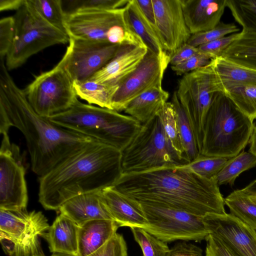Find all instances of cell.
<instances>
[{
	"instance_id": "17",
	"label": "cell",
	"mask_w": 256,
	"mask_h": 256,
	"mask_svg": "<svg viewBox=\"0 0 256 256\" xmlns=\"http://www.w3.org/2000/svg\"><path fill=\"white\" fill-rule=\"evenodd\" d=\"M156 26L166 51L171 56L187 43L191 34L186 26L180 0H152Z\"/></svg>"
},
{
	"instance_id": "45",
	"label": "cell",
	"mask_w": 256,
	"mask_h": 256,
	"mask_svg": "<svg viewBox=\"0 0 256 256\" xmlns=\"http://www.w3.org/2000/svg\"><path fill=\"white\" fill-rule=\"evenodd\" d=\"M168 256H202V250L194 244L182 242L170 249Z\"/></svg>"
},
{
	"instance_id": "35",
	"label": "cell",
	"mask_w": 256,
	"mask_h": 256,
	"mask_svg": "<svg viewBox=\"0 0 256 256\" xmlns=\"http://www.w3.org/2000/svg\"><path fill=\"white\" fill-rule=\"evenodd\" d=\"M40 15L50 24L66 32V14L62 0H30Z\"/></svg>"
},
{
	"instance_id": "5",
	"label": "cell",
	"mask_w": 256,
	"mask_h": 256,
	"mask_svg": "<svg viewBox=\"0 0 256 256\" xmlns=\"http://www.w3.org/2000/svg\"><path fill=\"white\" fill-rule=\"evenodd\" d=\"M48 118L60 126L89 136L121 152L130 142L142 124L116 110L76 100L68 110Z\"/></svg>"
},
{
	"instance_id": "50",
	"label": "cell",
	"mask_w": 256,
	"mask_h": 256,
	"mask_svg": "<svg viewBox=\"0 0 256 256\" xmlns=\"http://www.w3.org/2000/svg\"><path fill=\"white\" fill-rule=\"evenodd\" d=\"M249 142V152L256 155V125L254 126Z\"/></svg>"
},
{
	"instance_id": "23",
	"label": "cell",
	"mask_w": 256,
	"mask_h": 256,
	"mask_svg": "<svg viewBox=\"0 0 256 256\" xmlns=\"http://www.w3.org/2000/svg\"><path fill=\"white\" fill-rule=\"evenodd\" d=\"M79 226L73 220L60 214L46 232L50 251L67 256H78Z\"/></svg>"
},
{
	"instance_id": "44",
	"label": "cell",
	"mask_w": 256,
	"mask_h": 256,
	"mask_svg": "<svg viewBox=\"0 0 256 256\" xmlns=\"http://www.w3.org/2000/svg\"><path fill=\"white\" fill-rule=\"evenodd\" d=\"M206 256H236L218 238L210 234L206 238Z\"/></svg>"
},
{
	"instance_id": "8",
	"label": "cell",
	"mask_w": 256,
	"mask_h": 256,
	"mask_svg": "<svg viewBox=\"0 0 256 256\" xmlns=\"http://www.w3.org/2000/svg\"><path fill=\"white\" fill-rule=\"evenodd\" d=\"M49 228L41 212L0 210V242L8 256L44 255L39 238Z\"/></svg>"
},
{
	"instance_id": "33",
	"label": "cell",
	"mask_w": 256,
	"mask_h": 256,
	"mask_svg": "<svg viewBox=\"0 0 256 256\" xmlns=\"http://www.w3.org/2000/svg\"><path fill=\"white\" fill-rule=\"evenodd\" d=\"M159 116L165 134L174 148L184 160L190 162L183 148L180 136L176 112L171 102H166L158 112Z\"/></svg>"
},
{
	"instance_id": "25",
	"label": "cell",
	"mask_w": 256,
	"mask_h": 256,
	"mask_svg": "<svg viewBox=\"0 0 256 256\" xmlns=\"http://www.w3.org/2000/svg\"><path fill=\"white\" fill-rule=\"evenodd\" d=\"M119 226L112 220H94L79 226L78 256H88L108 241Z\"/></svg>"
},
{
	"instance_id": "11",
	"label": "cell",
	"mask_w": 256,
	"mask_h": 256,
	"mask_svg": "<svg viewBox=\"0 0 256 256\" xmlns=\"http://www.w3.org/2000/svg\"><path fill=\"white\" fill-rule=\"evenodd\" d=\"M212 76L210 64L183 75L176 91L192 125L200 152L204 122L213 96L216 93Z\"/></svg>"
},
{
	"instance_id": "47",
	"label": "cell",
	"mask_w": 256,
	"mask_h": 256,
	"mask_svg": "<svg viewBox=\"0 0 256 256\" xmlns=\"http://www.w3.org/2000/svg\"><path fill=\"white\" fill-rule=\"evenodd\" d=\"M136 2L145 18L152 24L156 28L155 13L152 0H136Z\"/></svg>"
},
{
	"instance_id": "24",
	"label": "cell",
	"mask_w": 256,
	"mask_h": 256,
	"mask_svg": "<svg viewBox=\"0 0 256 256\" xmlns=\"http://www.w3.org/2000/svg\"><path fill=\"white\" fill-rule=\"evenodd\" d=\"M124 16L128 26L141 38L148 50L160 57L170 54L157 28L145 18L136 0H129L124 7Z\"/></svg>"
},
{
	"instance_id": "14",
	"label": "cell",
	"mask_w": 256,
	"mask_h": 256,
	"mask_svg": "<svg viewBox=\"0 0 256 256\" xmlns=\"http://www.w3.org/2000/svg\"><path fill=\"white\" fill-rule=\"evenodd\" d=\"M170 55L159 56L149 50L136 68L118 86L112 100V110L124 111L132 100L154 88H162Z\"/></svg>"
},
{
	"instance_id": "12",
	"label": "cell",
	"mask_w": 256,
	"mask_h": 256,
	"mask_svg": "<svg viewBox=\"0 0 256 256\" xmlns=\"http://www.w3.org/2000/svg\"><path fill=\"white\" fill-rule=\"evenodd\" d=\"M0 148V210H20L26 208L28 190L26 170L19 148L2 134Z\"/></svg>"
},
{
	"instance_id": "9",
	"label": "cell",
	"mask_w": 256,
	"mask_h": 256,
	"mask_svg": "<svg viewBox=\"0 0 256 256\" xmlns=\"http://www.w3.org/2000/svg\"><path fill=\"white\" fill-rule=\"evenodd\" d=\"M24 91L34 110L46 118L68 110L78 100L62 59L52 69L36 76Z\"/></svg>"
},
{
	"instance_id": "30",
	"label": "cell",
	"mask_w": 256,
	"mask_h": 256,
	"mask_svg": "<svg viewBox=\"0 0 256 256\" xmlns=\"http://www.w3.org/2000/svg\"><path fill=\"white\" fill-rule=\"evenodd\" d=\"M230 214L256 230V202L241 190L231 192L224 199Z\"/></svg>"
},
{
	"instance_id": "3",
	"label": "cell",
	"mask_w": 256,
	"mask_h": 256,
	"mask_svg": "<svg viewBox=\"0 0 256 256\" xmlns=\"http://www.w3.org/2000/svg\"><path fill=\"white\" fill-rule=\"evenodd\" d=\"M122 152L93 141L45 175L39 177L38 201L59 210L69 200L113 186L122 174Z\"/></svg>"
},
{
	"instance_id": "34",
	"label": "cell",
	"mask_w": 256,
	"mask_h": 256,
	"mask_svg": "<svg viewBox=\"0 0 256 256\" xmlns=\"http://www.w3.org/2000/svg\"><path fill=\"white\" fill-rule=\"evenodd\" d=\"M226 7L242 31L256 32V0H227Z\"/></svg>"
},
{
	"instance_id": "29",
	"label": "cell",
	"mask_w": 256,
	"mask_h": 256,
	"mask_svg": "<svg viewBox=\"0 0 256 256\" xmlns=\"http://www.w3.org/2000/svg\"><path fill=\"white\" fill-rule=\"evenodd\" d=\"M176 114L179 132L186 156L190 162L200 155L197 142L190 120L180 102L176 91L172 98Z\"/></svg>"
},
{
	"instance_id": "10",
	"label": "cell",
	"mask_w": 256,
	"mask_h": 256,
	"mask_svg": "<svg viewBox=\"0 0 256 256\" xmlns=\"http://www.w3.org/2000/svg\"><path fill=\"white\" fill-rule=\"evenodd\" d=\"M140 203L148 223L144 229L166 242L176 240L198 242L210 234L204 216L162 205Z\"/></svg>"
},
{
	"instance_id": "20",
	"label": "cell",
	"mask_w": 256,
	"mask_h": 256,
	"mask_svg": "<svg viewBox=\"0 0 256 256\" xmlns=\"http://www.w3.org/2000/svg\"><path fill=\"white\" fill-rule=\"evenodd\" d=\"M186 26L194 34L214 28L220 22L227 0H180Z\"/></svg>"
},
{
	"instance_id": "26",
	"label": "cell",
	"mask_w": 256,
	"mask_h": 256,
	"mask_svg": "<svg viewBox=\"0 0 256 256\" xmlns=\"http://www.w3.org/2000/svg\"><path fill=\"white\" fill-rule=\"evenodd\" d=\"M168 97V92L162 88L152 89L132 100L124 111L142 124L158 114Z\"/></svg>"
},
{
	"instance_id": "13",
	"label": "cell",
	"mask_w": 256,
	"mask_h": 256,
	"mask_svg": "<svg viewBox=\"0 0 256 256\" xmlns=\"http://www.w3.org/2000/svg\"><path fill=\"white\" fill-rule=\"evenodd\" d=\"M69 38V45L62 59L73 82L88 80L114 58L122 46L108 42Z\"/></svg>"
},
{
	"instance_id": "32",
	"label": "cell",
	"mask_w": 256,
	"mask_h": 256,
	"mask_svg": "<svg viewBox=\"0 0 256 256\" xmlns=\"http://www.w3.org/2000/svg\"><path fill=\"white\" fill-rule=\"evenodd\" d=\"M222 93L251 120L256 119V85L234 86Z\"/></svg>"
},
{
	"instance_id": "21",
	"label": "cell",
	"mask_w": 256,
	"mask_h": 256,
	"mask_svg": "<svg viewBox=\"0 0 256 256\" xmlns=\"http://www.w3.org/2000/svg\"><path fill=\"white\" fill-rule=\"evenodd\" d=\"M58 210L78 226L94 220H114L104 202L102 190L75 196L62 204Z\"/></svg>"
},
{
	"instance_id": "15",
	"label": "cell",
	"mask_w": 256,
	"mask_h": 256,
	"mask_svg": "<svg viewBox=\"0 0 256 256\" xmlns=\"http://www.w3.org/2000/svg\"><path fill=\"white\" fill-rule=\"evenodd\" d=\"M124 7L111 10H80L66 15L69 38L110 43L115 26L126 24Z\"/></svg>"
},
{
	"instance_id": "7",
	"label": "cell",
	"mask_w": 256,
	"mask_h": 256,
	"mask_svg": "<svg viewBox=\"0 0 256 256\" xmlns=\"http://www.w3.org/2000/svg\"><path fill=\"white\" fill-rule=\"evenodd\" d=\"M122 174L188 164L172 147L157 114L142 124L132 140L122 151Z\"/></svg>"
},
{
	"instance_id": "1",
	"label": "cell",
	"mask_w": 256,
	"mask_h": 256,
	"mask_svg": "<svg viewBox=\"0 0 256 256\" xmlns=\"http://www.w3.org/2000/svg\"><path fill=\"white\" fill-rule=\"evenodd\" d=\"M0 64V132L8 133L11 126L22 132L34 174L45 175L96 140L38 115L14 81L4 60Z\"/></svg>"
},
{
	"instance_id": "38",
	"label": "cell",
	"mask_w": 256,
	"mask_h": 256,
	"mask_svg": "<svg viewBox=\"0 0 256 256\" xmlns=\"http://www.w3.org/2000/svg\"><path fill=\"white\" fill-rule=\"evenodd\" d=\"M229 159L200 155L196 160L182 166L202 177L212 179L217 176Z\"/></svg>"
},
{
	"instance_id": "28",
	"label": "cell",
	"mask_w": 256,
	"mask_h": 256,
	"mask_svg": "<svg viewBox=\"0 0 256 256\" xmlns=\"http://www.w3.org/2000/svg\"><path fill=\"white\" fill-rule=\"evenodd\" d=\"M221 56L256 70V32L242 30L240 36Z\"/></svg>"
},
{
	"instance_id": "36",
	"label": "cell",
	"mask_w": 256,
	"mask_h": 256,
	"mask_svg": "<svg viewBox=\"0 0 256 256\" xmlns=\"http://www.w3.org/2000/svg\"><path fill=\"white\" fill-rule=\"evenodd\" d=\"M130 230L144 256H168L170 249L167 242L158 239L144 228L132 227Z\"/></svg>"
},
{
	"instance_id": "22",
	"label": "cell",
	"mask_w": 256,
	"mask_h": 256,
	"mask_svg": "<svg viewBox=\"0 0 256 256\" xmlns=\"http://www.w3.org/2000/svg\"><path fill=\"white\" fill-rule=\"evenodd\" d=\"M212 80L216 92L236 86L256 85V70L220 56L212 60Z\"/></svg>"
},
{
	"instance_id": "16",
	"label": "cell",
	"mask_w": 256,
	"mask_h": 256,
	"mask_svg": "<svg viewBox=\"0 0 256 256\" xmlns=\"http://www.w3.org/2000/svg\"><path fill=\"white\" fill-rule=\"evenodd\" d=\"M210 234L220 240L236 256H256V230L231 214L204 216Z\"/></svg>"
},
{
	"instance_id": "37",
	"label": "cell",
	"mask_w": 256,
	"mask_h": 256,
	"mask_svg": "<svg viewBox=\"0 0 256 256\" xmlns=\"http://www.w3.org/2000/svg\"><path fill=\"white\" fill-rule=\"evenodd\" d=\"M129 0H62L66 15L80 10H111L124 8Z\"/></svg>"
},
{
	"instance_id": "40",
	"label": "cell",
	"mask_w": 256,
	"mask_h": 256,
	"mask_svg": "<svg viewBox=\"0 0 256 256\" xmlns=\"http://www.w3.org/2000/svg\"><path fill=\"white\" fill-rule=\"evenodd\" d=\"M15 33V20L14 16L2 18L0 20V57L6 58L13 42Z\"/></svg>"
},
{
	"instance_id": "4",
	"label": "cell",
	"mask_w": 256,
	"mask_h": 256,
	"mask_svg": "<svg viewBox=\"0 0 256 256\" xmlns=\"http://www.w3.org/2000/svg\"><path fill=\"white\" fill-rule=\"evenodd\" d=\"M224 94H214L204 122L200 155L230 158L250 142L254 125Z\"/></svg>"
},
{
	"instance_id": "2",
	"label": "cell",
	"mask_w": 256,
	"mask_h": 256,
	"mask_svg": "<svg viewBox=\"0 0 256 256\" xmlns=\"http://www.w3.org/2000/svg\"><path fill=\"white\" fill-rule=\"evenodd\" d=\"M113 186L140 202L162 205L200 216L226 213L216 177L204 178L183 166L166 165L122 174Z\"/></svg>"
},
{
	"instance_id": "46",
	"label": "cell",
	"mask_w": 256,
	"mask_h": 256,
	"mask_svg": "<svg viewBox=\"0 0 256 256\" xmlns=\"http://www.w3.org/2000/svg\"><path fill=\"white\" fill-rule=\"evenodd\" d=\"M200 52L198 48L186 43L170 56V64L171 66L178 65Z\"/></svg>"
},
{
	"instance_id": "49",
	"label": "cell",
	"mask_w": 256,
	"mask_h": 256,
	"mask_svg": "<svg viewBox=\"0 0 256 256\" xmlns=\"http://www.w3.org/2000/svg\"><path fill=\"white\" fill-rule=\"evenodd\" d=\"M241 190L248 194L252 200L256 202V179Z\"/></svg>"
},
{
	"instance_id": "31",
	"label": "cell",
	"mask_w": 256,
	"mask_h": 256,
	"mask_svg": "<svg viewBox=\"0 0 256 256\" xmlns=\"http://www.w3.org/2000/svg\"><path fill=\"white\" fill-rule=\"evenodd\" d=\"M256 166V155L242 151L230 158L216 176L218 186L233 185L238 176L242 172Z\"/></svg>"
},
{
	"instance_id": "19",
	"label": "cell",
	"mask_w": 256,
	"mask_h": 256,
	"mask_svg": "<svg viewBox=\"0 0 256 256\" xmlns=\"http://www.w3.org/2000/svg\"><path fill=\"white\" fill-rule=\"evenodd\" d=\"M148 50L146 47L122 46L116 56L88 80L118 86L136 68Z\"/></svg>"
},
{
	"instance_id": "41",
	"label": "cell",
	"mask_w": 256,
	"mask_h": 256,
	"mask_svg": "<svg viewBox=\"0 0 256 256\" xmlns=\"http://www.w3.org/2000/svg\"><path fill=\"white\" fill-rule=\"evenodd\" d=\"M240 32L229 34L198 47L200 52L214 60L224 52L240 36Z\"/></svg>"
},
{
	"instance_id": "51",
	"label": "cell",
	"mask_w": 256,
	"mask_h": 256,
	"mask_svg": "<svg viewBox=\"0 0 256 256\" xmlns=\"http://www.w3.org/2000/svg\"><path fill=\"white\" fill-rule=\"evenodd\" d=\"M44 256V255H43V256Z\"/></svg>"
},
{
	"instance_id": "43",
	"label": "cell",
	"mask_w": 256,
	"mask_h": 256,
	"mask_svg": "<svg viewBox=\"0 0 256 256\" xmlns=\"http://www.w3.org/2000/svg\"><path fill=\"white\" fill-rule=\"evenodd\" d=\"M212 60L200 52L178 65L171 66V68L177 75H184L208 65Z\"/></svg>"
},
{
	"instance_id": "27",
	"label": "cell",
	"mask_w": 256,
	"mask_h": 256,
	"mask_svg": "<svg viewBox=\"0 0 256 256\" xmlns=\"http://www.w3.org/2000/svg\"><path fill=\"white\" fill-rule=\"evenodd\" d=\"M77 96L100 107L112 110V100L118 86L106 83H98L92 80L73 82Z\"/></svg>"
},
{
	"instance_id": "18",
	"label": "cell",
	"mask_w": 256,
	"mask_h": 256,
	"mask_svg": "<svg viewBox=\"0 0 256 256\" xmlns=\"http://www.w3.org/2000/svg\"><path fill=\"white\" fill-rule=\"evenodd\" d=\"M106 205L118 226L138 227L148 226L141 204L118 190L114 186L102 190Z\"/></svg>"
},
{
	"instance_id": "42",
	"label": "cell",
	"mask_w": 256,
	"mask_h": 256,
	"mask_svg": "<svg viewBox=\"0 0 256 256\" xmlns=\"http://www.w3.org/2000/svg\"><path fill=\"white\" fill-rule=\"evenodd\" d=\"M88 256H128L126 244L122 235L116 232L104 246Z\"/></svg>"
},
{
	"instance_id": "6",
	"label": "cell",
	"mask_w": 256,
	"mask_h": 256,
	"mask_svg": "<svg viewBox=\"0 0 256 256\" xmlns=\"http://www.w3.org/2000/svg\"><path fill=\"white\" fill-rule=\"evenodd\" d=\"M14 17V36L5 62L8 70L20 66L31 56L46 48L69 42L67 34L48 22L30 0H26Z\"/></svg>"
},
{
	"instance_id": "39",
	"label": "cell",
	"mask_w": 256,
	"mask_h": 256,
	"mask_svg": "<svg viewBox=\"0 0 256 256\" xmlns=\"http://www.w3.org/2000/svg\"><path fill=\"white\" fill-rule=\"evenodd\" d=\"M239 28L234 23L226 24L220 22L214 28L191 34L187 43L194 47L212 42L223 36L237 33Z\"/></svg>"
},
{
	"instance_id": "48",
	"label": "cell",
	"mask_w": 256,
	"mask_h": 256,
	"mask_svg": "<svg viewBox=\"0 0 256 256\" xmlns=\"http://www.w3.org/2000/svg\"><path fill=\"white\" fill-rule=\"evenodd\" d=\"M26 0H0V12L19 10L25 3Z\"/></svg>"
}]
</instances>
